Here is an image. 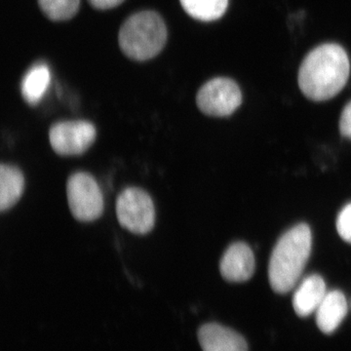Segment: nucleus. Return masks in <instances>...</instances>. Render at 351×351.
<instances>
[{
  "label": "nucleus",
  "instance_id": "nucleus-1",
  "mask_svg": "<svg viewBox=\"0 0 351 351\" xmlns=\"http://www.w3.org/2000/svg\"><path fill=\"white\" fill-rule=\"evenodd\" d=\"M350 73V59L346 50L338 44L327 43L304 58L298 82L306 98L323 101L334 98L343 89Z\"/></svg>",
  "mask_w": 351,
  "mask_h": 351
},
{
  "label": "nucleus",
  "instance_id": "nucleus-2",
  "mask_svg": "<svg viewBox=\"0 0 351 351\" xmlns=\"http://www.w3.org/2000/svg\"><path fill=\"white\" fill-rule=\"evenodd\" d=\"M313 237L304 223L284 233L277 242L269 265L270 286L274 292L286 294L301 278L311 256Z\"/></svg>",
  "mask_w": 351,
  "mask_h": 351
},
{
  "label": "nucleus",
  "instance_id": "nucleus-3",
  "mask_svg": "<svg viewBox=\"0 0 351 351\" xmlns=\"http://www.w3.org/2000/svg\"><path fill=\"white\" fill-rule=\"evenodd\" d=\"M168 31L160 14L140 11L129 16L120 27L119 43L122 53L133 61L156 57L167 43Z\"/></svg>",
  "mask_w": 351,
  "mask_h": 351
},
{
  "label": "nucleus",
  "instance_id": "nucleus-4",
  "mask_svg": "<svg viewBox=\"0 0 351 351\" xmlns=\"http://www.w3.org/2000/svg\"><path fill=\"white\" fill-rule=\"evenodd\" d=\"M117 216L122 228L136 234H147L156 223L154 201L143 189H124L117 200Z\"/></svg>",
  "mask_w": 351,
  "mask_h": 351
},
{
  "label": "nucleus",
  "instance_id": "nucleus-5",
  "mask_svg": "<svg viewBox=\"0 0 351 351\" xmlns=\"http://www.w3.org/2000/svg\"><path fill=\"white\" fill-rule=\"evenodd\" d=\"M66 196L71 214L77 221H93L103 214V193L98 182L88 173H75L69 178Z\"/></svg>",
  "mask_w": 351,
  "mask_h": 351
},
{
  "label": "nucleus",
  "instance_id": "nucleus-6",
  "mask_svg": "<svg viewBox=\"0 0 351 351\" xmlns=\"http://www.w3.org/2000/svg\"><path fill=\"white\" fill-rule=\"evenodd\" d=\"M241 103L240 88L230 78H213L203 84L196 95V105L201 112L209 117H228Z\"/></svg>",
  "mask_w": 351,
  "mask_h": 351
},
{
  "label": "nucleus",
  "instance_id": "nucleus-7",
  "mask_svg": "<svg viewBox=\"0 0 351 351\" xmlns=\"http://www.w3.org/2000/svg\"><path fill=\"white\" fill-rule=\"evenodd\" d=\"M96 128L86 120H69L53 124L49 141L53 151L63 156H80L93 145Z\"/></svg>",
  "mask_w": 351,
  "mask_h": 351
},
{
  "label": "nucleus",
  "instance_id": "nucleus-8",
  "mask_svg": "<svg viewBox=\"0 0 351 351\" xmlns=\"http://www.w3.org/2000/svg\"><path fill=\"white\" fill-rule=\"evenodd\" d=\"M221 276L230 282H245L255 271L253 251L243 242L230 245L219 263Z\"/></svg>",
  "mask_w": 351,
  "mask_h": 351
},
{
  "label": "nucleus",
  "instance_id": "nucleus-9",
  "mask_svg": "<svg viewBox=\"0 0 351 351\" xmlns=\"http://www.w3.org/2000/svg\"><path fill=\"white\" fill-rule=\"evenodd\" d=\"M197 336L203 351H248L241 335L218 323L202 325Z\"/></svg>",
  "mask_w": 351,
  "mask_h": 351
},
{
  "label": "nucleus",
  "instance_id": "nucleus-10",
  "mask_svg": "<svg viewBox=\"0 0 351 351\" xmlns=\"http://www.w3.org/2000/svg\"><path fill=\"white\" fill-rule=\"evenodd\" d=\"M326 284L322 277L314 274L307 276L300 284L293 298V306L300 317H307L316 313L327 294Z\"/></svg>",
  "mask_w": 351,
  "mask_h": 351
},
{
  "label": "nucleus",
  "instance_id": "nucleus-11",
  "mask_svg": "<svg viewBox=\"0 0 351 351\" xmlns=\"http://www.w3.org/2000/svg\"><path fill=\"white\" fill-rule=\"evenodd\" d=\"M348 313L345 295L339 291L328 292L316 311V323L320 331L332 334L338 329Z\"/></svg>",
  "mask_w": 351,
  "mask_h": 351
},
{
  "label": "nucleus",
  "instance_id": "nucleus-12",
  "mask_svg": "<svg viewBox=\"0 0 351 351\" xmlns=\"http://www.w3.org/2000/svg\"><path fill=\"white\" fill-rule=\"evenodd\" d=\"M25 178L22 171L13 165L0 166V210L12 208L24 193Z\"/></svg>",
  "mask_w": 351,
  "mask_h": 351
},
{
  "label": "nucleus",
  "instance_id": "nucleus-13",
  "mask_svg": "<svg viewBox=\"0 0 351 351\" xmlns=\"http://www.w3.org/2000/svg\"><path fill=\"white\" fill-rule=\"evenodd\" d=\"M51 80L50 69L47 64L39 63L32 66L23 77L21 92L25 103L38 105L47 91Z\"/></svg>",
  "mask_w": 351,
  "mask_h": 351
},
{
  "label": "nucleus",
  "instance_id": "nucleus-14",
  "mask_svg": "<svg viewBox=\"0 0 351 351\" xmlns=\"http://www.w3.org/2000/svg\"><path fill=\"white\" fill-rule=\"evenodd\" d=\"M191 17L202 22L218 20L226 13L228 0H180Z\"/></svg>",
  "mask_w": 351,
  "mask_h": 351
},
{
  "label": "nucleus",
  "instance_id": "nucleus-15",
  "mask_svg": "<svg viewBox=\"0 0 351 351\" xmlns=\"http://www.w3.org/2000/svg\"><path fill=\"white\" fill-rule=\"evenodd\" d=\"M39 8L51 21L71 20L80 10V0H38Z\"/></svg>",
  "mask_w": 351,
  "mask_h": 351
},
{
  "label": "nucleus",
  "instance_id": "nucleus-16",
  "mask_svg": "<svg viewBox=\"0 0 351 351\" xmlns=\"http://www.w3.org/2000/svg\"><path fill=\"white\" fill-rule=\"evenodd\" d=\"M337 230L341 239L351 243V203L346 205L339 214Z\"/></svg>",
  "mask_w": 351,
  "mask_h": 351
},
{
  "label": "nucleus",
  "instance_id": "nucleus-17",
  "mask_svg": "<svg viewBox=\"0 0 351 351\" xmlns=\"http://www.w3.org/2000/svg\"><path fill=\"white\" fill-rule=\"evenodd\" d=\"M339 131L343 137L351 138V101L346 106L341 112Z\"/></svg>",
  "mask_w": 351,
  "mask_h": 351
},
{
  "label": "nucleus",
  "instance_id": "nucleus-18",
  "mask_svg": "<svg viewBox=\"0 0 351 351\" xmlns=\"http://www.w3.org/2000/svg\"><path fill=\"white\" fill-rule=\"evenodd\" d=\"M124 0H88L91 6L98 10H108L120 5Z\"/></svg>",
  "mask_w": 351,
  "mask_h": 351
}]
</instances>
